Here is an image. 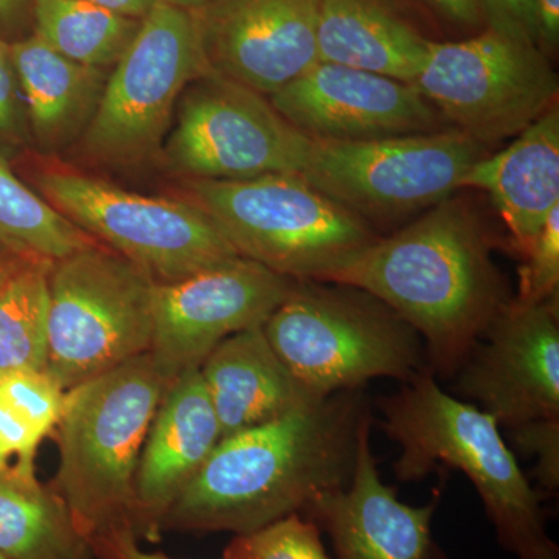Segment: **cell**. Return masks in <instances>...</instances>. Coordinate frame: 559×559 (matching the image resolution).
I'll use <instances>...</instances> for the list:
<instances>
[{
    "mask_svg": "<svg viewBox=\"0 0 559 559\" xmlns=\"http://www.w3.org/2000/svg\"><path fill=\"white\" fill-rule=\"evenodd\" d=\"M378 406L382 430L400 447L396 479H423L439 462L460 469L476 488L503 550L518 559H559L540 495L491 415L444 392L429 370Z\"/></svg>",
    "mask_w": 559,
    "mask_h": 559,
    "instance_id": "cell-3",
    "label": "cell"
},
{
    "mask_svg": "<svg viewBox=\"0 0 559 559\" xmlns=\"http://www.w3.org/2000/svg\"><path fill=\"white\" fill-rule=\"evenodd\" d=\"M510 441L521 454L535 457V477L549 492L559 488V418H543L509 429Z\"/></svg>",
    "mask_w": 559,
    "mask_h": 559,
    "instance_id": "cell-30",
    "label": "cell"
},
{
    "mask_svg": "<svg viewBox=\"0 0 559 559\" xmlns=\"http://www.w3.org/2000/svg\"><path fill=\"white\" fill-rule=\"evenodd\" d=\"M200 370L218 417L221 439L323 400L280 360L263 326L231 334L210 353Z\"/></svg>",
    "mask_w": 559,
    "mask_h": 559,
    "instance_id": "cell-19",
    "label": "cell"
},
{
    "mask_svg": "<svg viewBox=\"0 0 559 559\" xmlns=\"http://www.w3.org/2000/svg\"><path fill=\"white\" fill-rule=\"evenodd\" d=\"M102 245L73 226L0 159V246L17 259L60 261Z\"/></svg>",
    "mask_w": 559,
    "mask_h": 559,
    "instance_id": "cell-26",
    "label": "cell"
},
{
    "mask_svg": "<svg viewBox=\"0 0 559 559\" xmlns=\"http://www.w3.org/2000/svg\"><path fill=\"white\" fill-rule=\"evenodd\" d=\"M17 260H20L17 257H14L13 253H10L9 250L0 246V289L3 288L7 280H9L11 272L16 266Z\"/></svg>",
    "mask_w": 559,
    "mask_h": 559,
    "instance_id": "cell-37",
    "label": "cell"
},
{
    "mask_svg": "<svg viewBox=\"0 0 559 559\" xmlns=\"http://www.w3.org/2000/svg\"><path fill=\"white\" fill-rule=\"evenodd\" d=\"M370 414L362 390H344L221 439L162 530L245 535L304 513L322 492L347 487Z\"/></svg>",
    "mask_w": 559,
    "mask_h": 559,
    "instance_id": "cell-1",
    "label": "cell"
},
{
    "mask_svg": "<svg viewBox=\"0 0 559 559\" xmlns=\"http://www.w3.org/2000/svg\"><path fill=\"white\" fill-rule=\"evenodd\" d=\"M448 20L462 25H477L481 20L477 0H428Z\"/></svg>",
    "mask_w": 559,
    "mask_h": 559,
    "instance_id": "cell-35",
    "label": "cell"
},
{
    "mask_svg": "<svg viewBox=\"0 0 559 559\" xmlns=\"http://www.w3.org/2000/svg\"><path fill=\"white\" fill-rule=\"evenodd\" d=\"M36 142L55 154L80 139L102 100L108 70L62 57L39 36L10 46Z\"/></svg>",
    "mask_w": 559,
    "mask_h": 559,
    "instance_id": "cell-21",
    "label": "cell"
},
{
    "mask_svg": "<svg viewBox=\"0 0 559 559\" xmlns=\"http://www.w3.org/2000/svg\"><path fill=\"white\" fill-rule=\"evenodd\" d=\"M487 154L455 128L366 142L311 140L300 175L374 229L406 223L452 197Z\"/></svg>",
    "mask_w": 559,
    "mask_h": 559,
    "instance_id": "cell-10",
    "label": "cell"
},
{
    "mask_svg": "<svg viewBox=\"0 0 559 559\" xmlns=\"http://www.w3.org/2000/svg\"><path fill=\"white\" fill-rule=\"evenodd\" d=\"M22 0H0V20H10L20 10Z\"/></svg>",
    "mask_w": 559,
    "mask_h": 559,
    "instance_id": "cell-38",
    "label": "cell"
},
{
    "mask_svg": "<svg viewBox=\"0 0 559 559\" xmlns=\"http://www.w3.org/2000/svg\"><path fill=\"white\" fill-rule=\"evenodd\" d=\"M371 414L358 433L347 487L318 496L305 516L329 533L337 559H447L432 538L439 499L414 507L382 480L370 447Z\"/></svg>",
    "mask_w": 559,
    "mask_h": 559,
    "instance_id": "cell-17",
    "label": "cell"
},
{
    "mask_svg": "<svg viewBox=\"0 0 559 559\" xmlns=\"http://www.w3.org/2000/svg\"><path fill=\"white\" fill-rule=\"evenodd\" d=\"M310 146L270 97L209 73L180 95L159 160L180 179L246 180L300 175Z\"/></svg>",
    "mask_w": 559,
    "mask_h": 559,
    "instance_id": "cell-12",
    "label": "cell"
},
{
    "mask_svg": "<svg viewBox=\"0 0 559 559\" xmlns=\"http://www.w3.org/2000/svg\"><path fill=\"white\" fill-rule=\"evenodd\" d=\"M457 399L487 412L499 428L559 418L558 301L513 297L454 374Z\"/></svg>",
    "mask_w": 559,
    "mask_h": 559,
    "instance_id": "cell-14",
    "label": "cell"
},
{
    "mask_svg": "<svg viewBox=\"0 0 559 559\" xmlns=\"http://www.w3.org/2000/svg\"><path fill=\"white\" fill-rule=\"evenodd\" d=\"M17 76L10 47L0 40V138H16L21 128Z\"/></svg>",
    "mask_w": 559,
    "mask_h": 559,
    "instance_id": "cell-32",
    "label": "cell"
},
{
    "mask_svg": "<svg viewBox=\"0 0 559 559\" xmlns=\"http://www.w3.org/2000/svg\"><path fill=\"white\" fill-rule=\"evenodd\" d=\"M223 559H330L322 532L301 513L289 514L255 530L235 535L223 551Z\"/></svg>",
    "mask_w": 559,
    "mask_h": 559,
    "instance_id": "cell-28",
    "label": "cell"
},
{
    "mask_svg": "<svg viewBox=\"0 0 559 559\" xmlns=\"http://www.w3.org/2000/svg\"><path fill=\"white\" fill-rule=\"evenodd\" d=\"M204 75L209 70L193 11L157 0L114 66L80 138L81 153L106 167L159 160L180 95Z\"/></svg>",
    "mask_w": 559,
    "mask_h": 559,
    "instance_id": "cell-8",
    "label": "cell"
},
{
    "mask_svg": "<svg viewBox=\"0 0 559 559\" xmlns=\"http://www.w3.org/2000/svg\"><path fill=\"white\" fill-rule=\"evenodd\" d=\"M516 299L527 304L558 301L559 290V207L555 209L538 237L524 252Z\"/></svg>",
    "mask_w": 559,
    "mask_h": 559,
    "instance_id": "cell-29",
    "label": "cell"
},
{
    "mask_svg": "<svg viewBox=\"0 0 559 559\" xmlns=\"http://www.w3.org/2000/svg\"><path fill=\"white\" fill-rule=\"evenodd\" d=\"M492 249L480 213L454 193L378 238L336 283L367 290L406 320L421 337L430 373L450 380L513 299Z\"/></svg>",
    "mask_w": 559,
    "mask_h": 559,
    "instance_id": "cell-2",
    "label": "cell"
},
{
    "mask_svg": "<svg viewBox=\"0 0 559 559\" xmlns=\"http://www.w3.org/2000/svg\"><path fill=\"white\" fill-rule=\"evenodd\" d=\"M84 2L94 3V5L116 11L123 16L134 17V20H143L156 5L157 0H84Z\"/></svg>",
    "mask_w": 559,
    "mask_h": 559,
    "instance_id": "cell-36",
    "label": "cell"
},
{
    "mask_svg": "<svg viewBox=\"0 0 559 559\" xmlns=\"http://www.w3.org/2000/svg\"><path fill=\"white\" fill-rule=\"evenodd\" d=\"M159 2L168 3V5L179 7V9L183 10H198L201 9L204 3H207L209 0H159Z\"/></svg>",
    "mask_w": 559,
    "mask_h": 559,
    "instance_id": "cell-39",
    "label": "cell"
},
{
    "mask_svg": "<svg viewBox=\"0 0 559 559\" xmlns=\"http://www.w3.org/2000/svg\"><path fill=\"white\" fill-rule=\"evenodd\" d=\"M139 540L134 530L121 528L91 539L90 547L97 559H175L143 550Z\"/></svg>",
    "mask_w": 559,
    "mask_h": 559,
    "instance_id": "cell-33",
    "label": "cell"
},
{
    "mask_svg": "<svg viewBox=\"0 0 559 559\" xmlns=\"http://www.w3.org/2000/svg\"><path fill=\"white\" fill-rule=\"evenodd\" d=\"M80 559H97V557H95L94 551L91 550V547H87L86 551L81 555Z\"/></svg>",
    "mask_w": 559,
    "mask_h": 559,
    "instance_id": "cell-40",
    "label": "cell"
},
{
    "mask_svg": "<svg viewBox=\"0 0 559 559\" xmlns=\"http://www.w3.org/2000/svg\"><path fill=\"white\" fill-rule=\"evenodd\" d=\"M156 285L103 245L55 261L47 373L70 390L150 353Z\"/></svg>",
    "mask_w": 559,
    "mask_h": 559,
    "instance_id": "cell-9",
    "label": "cell"
},
{
    "mask_svg": "<svg viewBox=\"0 0 559 559\" xmlns=\"http://www.w3.org/2000/svg\"><path fill=\"white\" fill-rule=\"evenodd\" d=\"M66 392L47 371L0 378V468L35 473L36 452L57 429Z\"/></svg>",
    "mask_w": 559,
    "mask_h": 559,
    "instance_id": "cell-27",
    "label": "cell"
},
{
    "mask_svg": "<svg viewBox=\"0 0 559 559\" xmlns=\"http://www.w3.org/2000/svg\"><path fill=\"white\" fill-rule=\"evenodd\" d=\"M35 35L69 60L108 70L135 38L142 20L84 0H33Z\"/></svg>",
    "mask_w": 559,
    "mask_h": 559,
    "instance_id": "cell-25",
    "label": "cell"
},
{
    "mask_svg": "<svg viewBox=\"0 0 559 559\" xmlns=\"http://www.w3.org/2000/svg\"><path fill=\"white\" fill-rule=\"evenodd\" d=\"M460 189L489 194L522 253L559 207V108L547 110L506 150L477 160Z\"/></svg>",
    "mask_w": 559,
    "mask_h": 559,
    "instance_id": "cell-20",
    "label": "cell"
},
{
    "mask_svg": "<svg viewBox=\"0 0 559 559\" xmlns=\"http://www.w3.org/2000/svg\"><path fill=\"white\" fill-rule=\"evenodd\" d=\"M415 86L447 123L484 148L514 139L558 105L549 58L495 31L457 43L430 40Z\"/></svg>",
    "mask_w": 559,
    "mask_h": 559,
    "instance_id": "cell-11",
    "label": "cell"
},
{
    "mask_svg": "<svg viewBox=\"0 0 559 559\" xmlns=\"http://www.w3.org/2000/svg\"><path fill=\"white\" fill-rule=\"evenodd\" d=\"M238 255L293 280L336 282L380 238L297 173L246 180H180Z\"/></svg>",
    "mask_w": 559,
    "mask_h": 559,
    "instance_id": "cell-5",
    "label": "cell"
},
{
    "mask_svg": "<svg viewBox=\"0 0 559 559\" xmlns=\"http://www.w3.org/2000/svg\"><path fill=\"white\" fill-rule=\"evenodd\" d=\"M429 46L384 0H320L319 61L414 84Z\"/></svg>",
    "mask_w": 559,
    "mask_h": 559,
    "instance_id": "cell-22",
    "label": "cell"
},
{
    "mask_svg": "<svg viewBox=\"0 0 559 559\" xmlns=\"http://www.w3.org/2000/svg\"><path fill=\"white\" fill-rule=\"evenodd\" d=\"M477 3L489 31L538 47V24L533 0H477Z\"/></svg>",
    "mask_w": 559,
    "mask_h": 559,
    "instance_id": "cell-31",
    "label": "cell"
},
{
    "mask_svg": "<svg viewBox=\"0 0 559 559\" xmlns=\"http://www.w3.org/2000/svg\"><path fill=\"white\" fill-rule=\"evenodd\" d=\"M272 106L311 140H366L452 128L412 83L319 61L270 97Z\"/></svg>",
    "mask_w": 559,
    "mask_h": 559,
    "instance_id": "cell-16",
    "label": "cell"
},
{
    "mask_svg": "<svg viewBox=\"0 0 559 559\" xmlns=\"http://www.w3.org/2000/svg\"><path fill=\"white\" fill-rule=\"evenodd\" d=\"M51 266L20 259L0 289V378L47 370Z\"/></svg>",
    "mask_w": 559,
    "mask_h": 559,
    "instance_id": "cell-24",
    "label": "cell"
},
{
    "mask_svg": "<svg viewBox=\"0 0 559 559\" xmlns=\"http://www.w3.org/2000/svg\"><path fill=\"white\" fill-rule=\"evenodd\" d=\"M168 385L146 353L66 392L53 432L60 465L51 488L87 544L114 530H134L139 459Z\"/></svg>",
    "mask_w": 559,
    "mask_h": 559,
    "instance_id": "cell-4",
    "label": "cell"
},
{
    "mask_svg": "<svg viewBox=\"0 0 559 559\" xmlns=\"http://www.w3.org/2000/svg\"><path fill=\"white\" fill-rule=\"evenodd\" d=\"M296 280L237 257L154 289L150 355L165 380L200 369L231 334L263 326Z\"/></svg>",
    "mask_w": 559,
    "mask_h": 559,
    "instance_id": "cell-13",
    "label": "cell"
},
{
    "mask_svg": "<svg viewBox=\"0 0 559 559\" xmlns=\"http://www.w3.org/2000/svg\"><path fill=\"white\" fill-rule=\"evenodd\" d=\"M263 331L290 373L320 399L428 370L417 331L378 297L344 283L296 280Z\"/></svg>",
    "mask_w": 559,
    "mask_h": 559,
    "instance_id": "cell-6",
    "label": "cell"
},
{
    "mask_svg": "<svg viewBox=\"0 0 559 559\" xmlns=\"http://www.w3.org/2000/svg\"><path fill=\"white\" fill-rule=\"evenodd\" d=\"M90 544L69 507L35 473L0 468V551L9 559H80Z\"/></svg>",
    "mask_w": 559,
    "mask_h": 559,
    "instance_id": "cell-23",
    "label": "cell"
},
{
    "mask_svg": "<svg viewBox=\"0 0 559 559\" xmlns=\"http://www.w3.org/2000/svg\"><path fill=\"white\" fill-rule=\"evenodd\" d=\"M221 440V428L200 369L168 385L140 454L134 480L132 528L156 540L165 516Z\"/></svg>",
    "mask_w": 559,
    "mask_h": 559,
    "instance_id": "cell-18",
    "label": "cell"
},
{
    "mask_svg": "<svg viewBox=\"0 0 559 559\" xmlns=\"http://www.w3.org/2000/svg\"><path fill=\"white\" fill-rule=\"evenodd\" d=\"M32 179L39 197L73 226L156 283L179 282L240 257L207 213L186 198L132 193L51 156L36 162Z\"/></svg>",
    "mask_w": 559,
    "mask_h": 559,
    "instance_id": "cell-7",
    "label": "cell"
},
{
    "mask_svg": "<svg viewBox=\"0 0 559 559\" xmlns=\"http://www.w3.org/2000/svg\"><path fill=\"white\" fill-rule=\"evenodd\" d=\"M536 24H538V47L546 57L554 53L559 40V0H533Z\"/></svg>",
    "mask_w": 559,
    "mask_h": 559,
    "instance_id": "cell-34",
    "label": "cell"
},
{
    "mask_svg": "<svg viewBox=\"0 0 559 559\" xmlns=\"http://www.w3.org/2000/svg\"><path fill=\"white\" fill-rule=\"evenodd\" d=\"M0 559H9L5 557V555L2 554V551H0Z\"/></svg>",
    "mask_w": 559,
    "mask_h": 559,
    "instance_id": "cell-41",
    "label": "cell"
},
{
    "mask_svg": "<svg viewBox=\"0 0 559 559\" xmlns=\"http://www.w3.org/2000/svg\"><path fill=\"white\" fill-rule=\"evenodd\" d=\"M320 0H209L193 10L205 66L272 97L319 62Z\"/></svg>",
    "mask_w": 559,
    "mask_h": 559,
    "instance_id": "cell-15",
    "label": "cell"
}]
</instances>
